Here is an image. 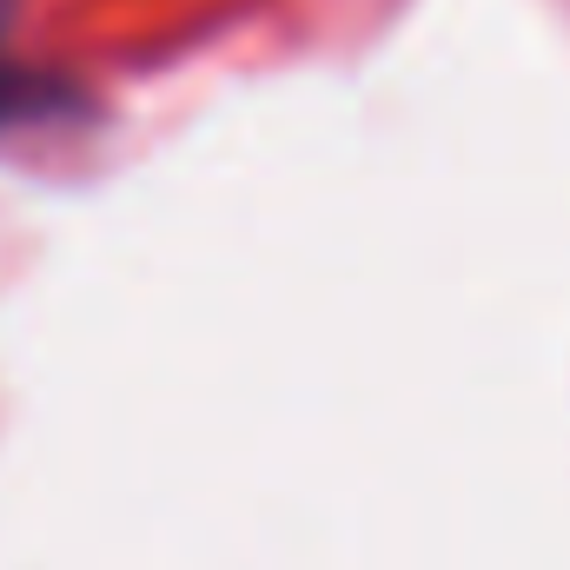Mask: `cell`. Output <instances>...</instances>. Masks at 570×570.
<instances>
[{
	"label": "cell",
	"instance_id": "6da1fadb",
	"mask_svg": "<svg viewBox=\"0 0 570 570\" xmlns=\"http://www.w3.org/2000/svg\"><path fill=\"white\" fill-rule=\"evenodd\" d=\"M73 107H80V94H73L67 80H53V73L20 67V60L0 53V134H7V127H27V120L73 114Z\"/></svg>",
	"mask_w": 570,
	"mask_h": 570
},
{
	"label": "cell",
	"instance_id": "7a4b0ae2",
	"mask_svg": "<svg viewBox=\"0 0 570 570\" xmlns=\"http://www.w3.org/2000/svg\"><path fill=\"white\" fill-rule=\"evenodd\" d=\"M7 7H13V0H0V20H7Z\"/></svg>",
	"mask_w": 570,
	"mask_h": 570
}]
</instances>
